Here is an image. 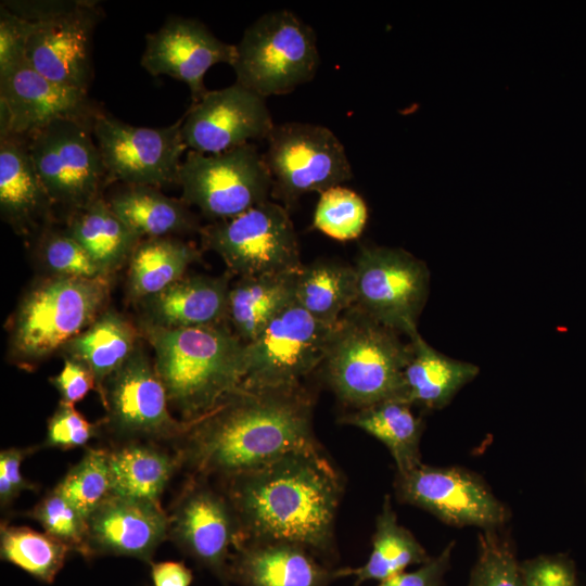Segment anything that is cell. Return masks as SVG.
Here are the masks:
<instances>
[{
  "label": "cell",
  "instance_id": "44",
  "mask_svg": "<svg viewBox=\"0 0 586 586\" xmlns=\"http://www.w3.org/2000/svg\"><path fill=\"white\" fill-rule=\"evenodd\" d=\"M36 448L11 447L0 453V505L5 509L23 491H36L37 484L29 482L22 474V462Z\"/></svg>",
  "mask_w": 586,
  "mask_h": 586
},
{
  "label": "cell",
  "instance_id": "32",
  "mask_svg": "<svg viewBox=\"0 0 586 586\" xmlns=\"http://www.w3.org/2000/svg\"><path fill=\"white\" fill-rule=\"evenodd\" d=\"M137 336L133 326L123 316L105 311L61 351L92 371L100 392L104 381L137 349Z\"/></svg>",
  "mask_w": 586,
  "mask_h": 586
},
{
  "label": "cell",
  "instance_id": "14",
  "mask_svg": "<svg viewBox=\"0 0 586 586\" xmlns=\"http://www.w3.org/2000/svg\"><path fill=\"white\" fill-rule=\"evenodd\" d=\"M183 116L158 128L136 127L101 112L93 122L95 138L107 177L126 186L161 188L178 184Z\"/></svg>",
  "mask_w": 586,
  "mask_h": 586
},
{
  "label": "cell",
  "instance_id": "4",
  "mask_svg": "<svg viewBox=\"0 0 586 586\" xmlns=\"http://www.w3.org/2000/svg\"><path fill=\"white\" fill-rule=\"evenodd\" d=\"M400 332L355 305L335 324L321 364L335 396L353 410L384 400H403L404 371L411 344Z\"/></svg>",
  "mask_w": 586,
  "mask_h": 586
},
{
  "label": "cell",
  "instance_id": "46",
  "mask_svg": "<svg viewBox=\"0 0 586 586\" xmlns=\"http://www.w3.org/2000/svg\"><path fill=\"white\" fill-rule=\"evenodd\" d=\"M455 543H449L437 556L413 571H404L393 577L380 582L378 586H443L446 573L450 568Z\"/></svg>",
  "mask_w": 586,
  "mask_h": 586
},
{
  "label": "cell",
  "instance_id": "31",
  "mask_svg": "<svg viewBox=\"0 0 586 586\" xmlns=\"http://www.w3.org/2000/svg\"><path fill=\"white\" fill-rule=\"evenodd\" d=\"M430 558L412 533L398 523L391 497L386 495L377 517L368 560L358 568H343V573L344 577L355 576V586L368 581L380 583Z\"/></svg>",
  "mask_w": 586,
  "mask_h": 586
},
{
  "label": "cell",
  "instance_id": "40",
  "mask_svg": "<svg viewBox=\"0 0 586 586\" xmlns=\"http://www.w3.org/2000/svg\"><path fill=\"white\" fill-rule=\"evenodd\" d=\"M40 253L54 276L82 279L107 277L65 230L47 229L41 235Z\"/></svg>",
  "mask_w": 586,
  "mask_h": 586
},
{
  "label": "cell",
  "instance_id": "18",
  "mask_svg": "<svg viewBox=\"0 0 586 586\" xmlns=\"http://www.w3.org/2000/svg\"><path fill=\"white\" fill-rule=\"evenodd\" d=\"M101 112L88 91L55 84L26 62L0 80V138H28L63 118L93 125Z\"/></svg>",
  "mask_w": 586,
  "mask_h": 586
},
{
  "label": "cell",
  "instance_id": "27",
  "mask_svg": "<svg viewBox=\"0 0 586 586\" xmlns=\"http://www.w3.org/2000/svg\"><path fill=\"white\" fill-rule=\"evenodd\" d=\"M298 269L240 277L230 286L227 319L242 342L247 344L255 340L269 321L294 300Z\"/></svg>",
  "mask_w": 586,
  "mask_h": 586
},
{
  "label": "cell",
  "instance_id": "19",
  "mask_svg": "<svg viewBox=\"0 0 586 586\" xmlns=\"http://www.w3.org/2000/svg\"><path fill=\"white\" fill-rule=\"evenodd\" d=\"M234 59L235 44L220 40L196 18L173 15L145 36L141 66L152 76L167 75L184 82L195 103L208 91L207 71L218 63L232 66Z\"/></svg>",
  "mask_w": 586,
  "mask_h": 586
},
{
  "label": "cell",
  "instance_id": "36",
  "mask_svg": "<svg viewBox=\"0 0 586 586\" xmlns=\"http://www.w3.org/2000/svg\"><path fill=\"white\" fill-rule=\"evenodd\" d=\"M86 519L113 495L106 448H87L54 486Z\"/></svg>",
  "mask_w": 586,
  "mask_h": 586
},
{
  "label": "cell",
  "instance_id": "47",
  "mask_svg": "<svg viewBox=\"0 0 586 586\" xmlns=\"http://www.w3.org/2000/svg\"><path fill=\"white\" fill-rule=\"evenodd\" d=\"M82 1H1L17 16L29 22L49 21L76 9Z\"/></svg>",
  "mask_w": 586,
  "mask_h": 586
},
{
  "label": "cell",
  "instance_id": "22",
  "mask_svg": "<svg viewBox=\"0 0 586 586\" xmlns=\"http://www.w3.org/2000/svg\"><path fill=\"white\" fill-rule=\"evenodd\" d=\"M342 569L294 543L247 540L231 553L229 581L239 586H329L344 577Z\"/></svg>",
  "mask_w": 586,
  "mask_h": 586
},
{
  "label": "cell",
  "instance_id": "13",
  "mask_svg": "<svg viewBox=\"0 0 586 586\" xmlns=\"http://www.w3.org/2000/svg\"><path fill=\"white\" fill-rule=\"evenodd\" d=\"M354 268L355 306L408 337L416 333L429 295L426 265L402 249L362 245Z\"/></svg>",
  "mask_w": 586,
  "mask_h": 586
},
{
  "label": "cell",
  "instance_id": "6",
  "mask_svg": "<svg viewBox=\"0 0 586 586\" xmlns=\"http://www.w3.org/2000/svg\"><path fill=\"white\" fill-rule=\"evenodd\" d=\"M320 65L314 29L289 10L263 14L235 44V82L267 98L309 82Z\"/></svg>",
  "mask_w": 586,
  "mask_h": 586
},
{
  "label": "cell",
  "instance_id": "9",
  "mask_svg": "<svg viewBox=\"0 0 586 586\" xmlns=\"http://www.w3.org/2000/svg\"><path fill=\"white\" fill-rule=\"evenodd\" d=\"M204 247L239 277L298 269L300 247L289 211L266 201L239 216L201 229Z\"/></svg>",
  "mask_w": 586,
  "mask_h": 586
},
{
  "label": "cell",
  "instance_id": "23",
  "mask_svg": "<svg viewBox=\"0 0 586 586\" xmlns=\"http://www.w3.org/2000/svg\"><path fill=\"white\" fill-rule=\"evenodd\" d=\"M53 205L33 163L28 140L0 138V212L2 219L21 233L40 226Z\"/></svg>",
  "mask_w": 586,
  "mask_h": 586
},
{
  "label": "cell",
  "instance_id": "10",
  "mask_svg": "<svg viewBox=\"0 0 586 586\" xmlns=\"http://www.w3.org/2000/svg\"><path fill=\"white\" fill-rule=\"evenodd\" d=\"M335 326L319 321L295 297L245 344L241 385L289 386L321 366Z\"/></svg>",
  "mask_w": 586,
  "mask_h": 586
},
{
  "label": "cell",
  "instance_id": "2",
  "mask_svg": "<svg viewBox=\"0 0 586 586\" xmlns=\"http://www.w3.org/2000/svg\"><path fill=\"white\" fill-rule=\"evenodd\" d=\"M219 483L237 517L240 543H294L334 566L343 482L321 446L290 453Z\"/></svg>",
  "mask_w": 586,
  "mask_h": 586
},
{
  "label": "cell",
  "instance_id": "16",
  "mask_svg": "<svg viewBox=\"0 0 586 586\" xmlns=\"http://www.w3.org/2000/svg\"><path fill=\"white\" fill-rule=\"evenodd\" d=\"M394 488L400 502L419 507L454 526L499 530L508 510L486 483L460 467H432L421 463L396 473Z\"/></svg>",
  "mask_w": 586,
  "mask_h": 586
},
{
  "label": "cell",
  "instance_id": "24",
  "mask_svg": "<svg viewBox=\"0 0 586 586\" xmlns=\"http://www.w3.org/2000/svg\"><path fill=\"white\" fill-rule=\"evenodd\" d=\"M228 277H183L144 301L146 324L179 329L220 324L227 319Z\"/></svg>",
  "mask_w": 586,
  "mask_h": 586
},
{
  "label": "cell",
  "instance_id": "34",
  "mask_svg": "<svg viewBox=\"0 0 586 586\" xmlns=\"http://www.w3.org/2000/svg\"><path fill=\"white\" fill-rule=\"evenodd\" d=\"M200 257L191 244L173 237L141 240L129 259L128 288L136 300H145L177 282Z\"/></svg>",
  "mask_w": 586,
  "mask_h": 586
},
{
  "label": "cell",
  "instance_id": "42",
  "mask_svg": "<svg viewBox=\"0 0 586 586\" xmlns=\"http://www.w3.org/2000/svg\"><path fill=\"white\" fill-rule=\"evenodd\" d=\"M36 23L24 20L0 4V80L20 67Z\"/></svg>",
  "mask_w": 586,
  "mask_h": 586
},
{
  "label": "cell",
  "instance_id": "48",
  "mask_svg": "<svg viewBox=\"0 0 586 586\" xmlns=\"http://www.w3.org/2000/svg\"><path fill=\"white\" fill-rule=\"evenodd\" d=\"M151 579L153 586H190L193 573L182 561L166 560L151 563Z\"/></svg>",
  "mask_w": 586,
  "mask_h": 586
},
{
  "label": "cell",
  "instance_id": "5",
  "mask_svg": "<svg viewBox=\"0 0 586 586\" xmlns=\"http://www.w3.org/2000/svg\"><path fill=\"white\" fill-rule=\"evenodd\" d=\"M107 277L82 279L53 276L36 284L23 298L12 323L10 353L30 367L62 349L101 314Z\"/></svg>",
  "mask_w": 586,
  "mask_h": 586
},
{
  "label": "cell",
  "instance_id": "25",
  "mask_svg": "<svg viewBox=\"0 0 586 586\" xmlns=\"http://www.w3.org/2000/svg\"><path fill=\"white\" fill-rule=\"evenodd\" d=\"M107 449L113 495L160 502L168 483L181 469L173 448L149 441L115 443Z\"/></svg>",
  "mask_w": 586,
  "mask_h": 586
},
{
  "label": "cell",
  "instance_id": "33",
  "mask_svg": "<svg viewBox=\"0 0 586 586\" xmlns=\"http://www.w3.org/2000/svg\"><path fill=\"white\" fill-rule=\"evenodd\" d=\"M294 297L313 317L335 326L356 303L354 266L333 260L302 265L296 276Z\"/></svg>",
  "mask_w": 586,
  "mask_h": 586
},
{
  "label": "cell",
  "instance_id": "26",
  "mask_svg": "<svg viewBox=\"0 0 586 586\" xmlns=\"http://www.w3.org/2000/svg\"><path fill=\"white\" fill-rule=\"evenodd\" d=\"M408 339L412 353L404 371L403 402L426 409L444 408L479 374L477 366L440 353L418 331Z\"/></svg>",
  "mask_w": 586,
  "mask_h": 586
},
{
  "label": "cell",
  "instance_id": "41",
  "mask_svg": "<svg viewBox=\"0 0 586 586\" xmlns=\"http://www.w3.org/2000/svg\"><path fill=\"white\" fill-rule=\"evenodd\" d=\"M99 432V425L89 422L73 405L60 403L48 420L43 445L61 450L84 447Z\"/></svg>",
  "mask_w": 586,
  "mask_h": 586
},
{
  "label": "cell",
  "instance_id": "11",
  "mask_svg": "<svg viewBox=\"0 0 586 586\" xmlns=\"http://www.w3.org/2000/svg\"><path fill=\"white\" fill-rule=\"evenodd\" d=\"M92 124L58 119L30 135L28 149L53 204L79 209L101 198L107 177Z\"/></svg>",
  "mask_w": 586,
  "mask_h": 586
},
{
  "label": "cell",
  "instance_id": "15",
  "mask_svg": "<svg viewBox=\"0 0 586 586\" xmlns=\"http://www.w3.org/2000/svg\"><path fill=\"white\" fill-rule=\"evenodd\" d=\"M168 539L229 586V561L241 540L237 517L221 488L190 476L168 514Z\"/></svg>",
  "mask_w": 586,
  "mask_h": 586
},
{
  "label": "cell",
  "instance_id": "1",
  "mask_svg": "<svg viewBox=\"0 0 586 586\" xmlns=\"http://www.w3.org/2000/svg\"><path fill=\"white\" fill-rule=\"evenodd\" d=\"M314 397L302 383L240 385L189 422L174 446L190 476L218 481L264 467L290 453L320 447L313 428Z\"/></svg>",
  "mask_w": 586,
  "mask_h": 586
},
{
  "label": "cell",
  "instance_id": "35",
  "mask_svg": "<svg viewBox=\"0 0 586 586\" xmlns=\"http://www.w3.org/2000/svg\"><path fill=\"white\" fill-rule=\"evenodd\" d=\"M71 548L46 532L25 525L0 526V557L39 582L52 584Z\"/></svg>",
  "mask_w": 586,
  "mask_h": 586
},
{
  "label": "cell",
  "instance_id": "39",
  "mask_svg": "<svg viewBox=\"0 0 586 586\" xmlns=\"http://www.w3.org/2000/svg\"><path fill=\"white\" fill-rule=\"evenodd\" d=\"M468 586H523L514 547L498 530L480 533L477 558Z\"/></svg>",
  "mask_w": 586,
  "mask_h": 586
},
{
  "label": "cell",
  "instance_id": "12",
  "mask_svg": "<svg viewBox=\"0 0 586 586\" xmlns=\"http://www.w3.org/2000/svg\"><path fill=\"white\" fill-rule=\"evenodd\" d=\"M106 410L104 428L116 443L149 441L173 447L189 422L169 412L166 390L148 356L137 348L99 392Z\"/></svg>",
  "mask_w": 586,
  "mask_h": 586
},
{
  "label": "cell",
  "instance_id": "30",
  "mask_svg": "<svg viewBox=\"0 0 586 586\" xmlns=\"http://www.w3.org/2000/svg\"><path fill=\"white\" fill-rule=\"evenodd\" d=\"M342 422L383 443L395 461L397 473L407 472L422 463L420 440L424 424L408 403L384 400L348 412L342 417Z\"/></svg>",
  "mask_w": 586,
  "mask_h": 586
},
{
  "label": "cell",
  "instance_id": "21",
  "mask_svg": "<svg viewBox=\"0 0 586 586\" xmlns=\"http://www.w3.org/2000/svg\"><path fill=\"white\" fill-rule=\"evenodd\" d=\"M88 559L130 557L152 563L168 539V514L161 502L112 495L87 519Z\"/></svg>",
  "mask_w": 586,
  "mask_h": 586
},
{
  "label": "cell",
  "instance_id": "28",
  "mask_svg": "<svg viewBox=\"0 0 586 586\" xmlns=\"http://www.w3.org/2000/svg\"><path fill=\"white\" fill-rule=\"evenodd\" d=\"M65 231L106 276L129 260L142 240L102 198L74 211Z\"/></svg>",
  "mask_w": 586,
  "mask_h": 586
},
{
  "label": "cell",
  "instance_id": "3",
  "mask_svg": "<svg viewBox=\"0 0 586 586\" xmlns=\"http://www.w3.org/2000/svg\"><path fill=\"white\" fill-rule=\"evenodd\" d=\"M145 334L169 405L182 421L200 418L242 384L245 343L225 326L145 324Z\"/></svg>",
  "mask_w": 586,
  "mask_h": 586
},
{
  "label": "cell",
  "instance_id": "37",
  "mask_svg": "<svg viewBox=\"0 0 586 586\" xmlns=\"http://www.w3.org/2000/svg\"><path fill=\"white\" fill-rule=\"evenodd\" d=\"M367 219L364 199L354 190L336 186L320 194L313 225L334 240L349 241L362 233Z\"/></svg>",
  "mask_w": 586,
  "mask_h": 586
},
{
  "label": "cell",
  "instance_id": "17",
  "mask_svg": "<svg viewBox=\"0 0 586 586\" xmlns=\"http://www.w3.org/2000/svg\"><path fill=\"white\" fill-rule=\"evenodd\" d=\"M275 127L265 98L238 82L208 90L183 115L182 138L188 149L216 154L269 137Z\"/></svg>",
  "mask_w": 586,
  "mask_h": 586
},
{
  "label": "cell",
  "instance_id": "38",
  "mask_svg": "<svg viewBox=\"0 0 586 586\" xmlns=\"http://www.w3.org/2000/svg\"><path fill=\"white\" fill-rule=\"evenodd\" d=\"M27 515L38 522L43 532L88 559L87 519L54 487L27 512Z\"/></svg>",
  "mask_w": 586,
  "mask_h": 586
},
{
  "label": "cell",
  "instance_id": "29",
  "mask_svg": "<svg viewBox=\"0 0 586 586\" xmlns=\"http://www.w3.org/2000/svg\"><path fill=\"white\" fill-rule=\"evenodd\" d=\"M107 203L112 211L141 238H162L202 229L182 200L168 198L158 188L126 186Z\"/></svg>",
  "mask_w": 586,
  "mask_h": 586
},
{
  "label": "cell",
  "instance_id": "8",
  "mask_svg": "<svg viewBox=\"0 0 586 586\" xmlns=\"http://www.w3.org/2000/svg\"><path fill=\"white\" fill-rule=\"evenodd\" d=\"M264 153L271 196L290 211L308 192L322 193L353 178L339 138L327 127L301 122L275 125Z\"/></svg>",
  "mask_w": 586,
  "mask_h": 586
},
{
  "label": "cell",
  "instance_id": "45",
  "mask_svg": "<svg viewBox=\"0 0 586 586\" xmlns=\"http://www.w3.org/2000/svg\"><path fill=\"white\" fill-rule=\"evenodd\" d=\"M50 382L60 395V403L75 405L97 387L92 371L81 361L65 357L62 370Z\"/></svg>",
  "mask_w": 586,
  "mask_h": 586
},
{
  "label": "cell",
  "instance_id": "43",
  "mask_svg": "<svg viewBox=\"0 0 586 586\" xmlns=\"http://www.w3.org/2000/svg\"><path fill=\"white\" fill-rule=\"evenodd\" d=\"M523 586H579L573 561L564 555H540L520 562Z\"/></svg>",
  "mask_w": 586,
  "mask_h": 586
},
{
  "label": "cell",
  "instance_id": "7",
  "mask_svg": "<svg viewBox=\"0 0 586 586\" xmlns=\"http://www.w3.org/2000/svg\"><path fill=\"white\" fill-rule=\"evenodd\" d=\"M182 201L215 221L269 201L272 180L264 154L245 143L216 154L189 151L178 175Z\"/></svg>",
  "mask_w": 586,
  "mask_h": 586
},
{
  "label": "cell",
  "instance_id": "20",
  "mask_svg": "<svg viewBox=\"0 0 586 586\" xmlns=\"http://www.w3.org/2000/svg\"><path fill=\"white\" fill-rule=\"evenodd\" d=\"M101 16L98 2L82 1L66 14L36 23L25 62L55 84L88 91L93 76L92 36Z\"/></svg>",
  "mask_w": 586,
  "mask_h": 586
}]
</instances>
